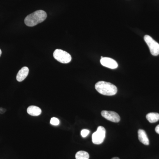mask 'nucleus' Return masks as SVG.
I'll list each match as a JSON object with an SVG mask.
<instances>
[{
    "label": "nucleus",
    "mask_w": 159,
    "mask_h": 159,
    "mask_svg": "<svg viewBox=\"0 0 159 159\" xmlns=\"http://www.w3.org/2000/svg\"><path fill=\"white\" fill-rule=\"evenodd\" d=\"M47 17V14L45 11L42 10H37L26 16L25 23L27 26L33 27L43 22Z\"/></svg>",
    "instance_id": "1"
},
{
    "label": "nucleus",
    "mask_w": 159,
    "mask_h": 159,
    "mask_svg": "<svg viewBox=\"0 0 159 159\" xmlns=\"http://www.w3.org/2000/svg\"><path fill=\"white\" fill-rule=\"evenodd\" d=\"M97 92L105 96H114L117 93V88L114 84L104 81H99L95 84Z\"/></svg>",
    "instance_id": "2"
},
{
    "label": "nucleus",
    "mask_w": 159,
    "mask_h": 159,
    "mask_svg": "<svg viewBox=\"0 0 159 159\" xmlns=\"http://www.w3.org/2000/svg\"><path fill=\"white\" fill-rule=\"evenodd\" d=\"M54 58L61 63L66 64L70 62L72 57L68 52L61 49H56L53 54Z\"/></svg>",
    "instance_id": "3"
},
{
    "label": "nucleus",
    "mask_w": 159,
    "mask_h": 159,
    "mask_svg": "<svg viewBox=\"0 0 159 159\" xmlns=\"http://www.w3.org/2000/svg\"><path fill=\"white\" fill-rule=\"evenodd\" d=\"M106 136L105 129L102 126L97 128V130L92 135V141L94 144L100 145L104 141Z\"/></svg>",
    "instance_id": "4"
},
{
    "label": "nucleus",
    "mask_w": 159,
    "mask_h": 159,
    "mask_svg": "<svg viewBox=\"0 0 159 159\" xmlns=\"http://www.w3.org/2000/svg\"><path fill=\"white\" fill-rule=\"evenodd\" d=\"M144 40L150 50L151 54L153 56L159 54V44L148 35L144 36Z\"/></svg>",
    "instance_id": "5"
},
{
    "label": "nucleus",
    "mask_w": 159,
    "mask_h": 159,
    "mask_svg": "<svg viewBox=\"0 0 159 159\" xmlns=\"http://www.w3.org/2000/svg\"><path fill=\"white\" fill-rule=\"evenodd\" d=\"M101 116L109 121L114 122H119L120 121V117L119 114L112 111H102Z\"/></svg>",
    "instance_id": "6"
},
{
    "label": "nucleus",
    "mask_w": 159,
    "mask_h": 159,
    "mask_svg": "<svg viewBox=\"0 0 159 159\" xmlns=\"http://www.w3.org/2000/svg\"><path fill=\"white\" fill-rule=\"evenodd\" d=\"M100 63L102 66L111 69H116L118 66L116 61L110 57H102L100 60Z\"/></svg>",
    "instance_id": "7"
},
{
    "label": "nucleus",
    "mask_w": 159,
    "mask_h": 159,
    "mask_svg": "<svg viewBox=\"0 0 159 159\" xmlns=\"http://www.w3.org/2000/svg\"><path fill=\"white\" fill-rule=\"evenodd\" d=\"M29 73V69L27 67H23L20 70L16 75V80L19 82L23 81L27 76Z\"/></svg>",
    "instance_id": "8"
},
{
    "label": "nucleus",
    "mask_w": 159,
    "mask_h": 159,
    "mask_svg": "<svg viewBox=\"0 0 159 159\" xmlns=\"http://www.w3.org/2000/svg\"><path fill=\"white\" fill-rule=\"evenodd\" d=\"M138 137L139 141L144 145H148L149 144V140L145 130L140 129L138 131Z\"/></svg>",
    "instance_id": "9"
},
{
    "label": "nucleus",
    "mask_w": 159,
    "mask_h": 159,
    "mask_svg": "<svg viewBox=\"0 0 159 159\" xmlns=\"http://www.w3.org/2000/svg\"><path fill=\"white\" fill-rule=\"evenodd\" d=\"M27 112L33 116H39L42 113L41 109L35 106H30L27 109Z\"/></svg>",
    "instance_id": "10"
},
{
    "label": "nucleus",
    "mask_w": 159,
    "mask_h": 159,
    "mask_svg": "<svg viewBox=\"0 0 159 159\" xmlns=\"http://www.w3.org/2000/svg\"><path fill=\"white\" fill-rule=\"evenodd\" d=\"M146 119L150 123H154L159 120V114L157 113H149L146 116Z\"/></svg>",
    "instance_id": "11"
},
{
    "label": "nucleus",
    "mask_w": 159,
    "mask_h": 159,
    "mask_svg": "<svg viewBox=\"0 0 159 159\" xmlns=\"http://www.w3.org/2000/svg\"><path fill=\"white\" fill-rule=\"evenodd\" d=\"M75 157L76 159H89V155L86 152L80 151L76 153Z\"/></svg>",
    "instance_id": "12"
},
{
    "label": "nucleus",
    "mask_w": 159,
    "mask_h": 159,
    "mask_svg": "<svg viewBox=\"0 0 159 159\" xmlns=\"http://www.w3.org/2000/svg\"><path fill=\"white\" fill-rule=\"evenodd\" d=\"M50 123H51V125H59L60 121L59 119H57V118L53 117V118H51Z\"/></svg>",
    "instance_id": "13"
},
{
    "label": "nucleus",
    "mask_w": 159,
    "mask_h": 159,
    "mask_svg": "<svg viewBox=\"0 0 159 159\" xmlns=\"http://www.w3.org/2000/svg\"><path fill=\"white\" fill-rule=\"evenodd\" d=\"M89 134V130L86 129H82L81 131V133H80L81 136L83 138H85Z\"/></svg>",
    "instance_id": "14"
},
{
    "label": "nucleus",
    "mask_w": 159,
    "mask_h": 159,
    "mask_svg": "<svg viewBox=\"0 0 159 159\" xmlns=\"http://www.w3.org/2000/svg\"><path fill=\"white\" fill-rule=\"evenodd\" d=\"M6 111V109L3 108H0V113L3 114Z\"/></svg>",
    "instance_id": "15"
},
{
    "label": "nucleus",
    "mask_w": 159,
    "mask_h": 159,
    "mask_svg": "<svg viewBox=\"0 0 159 159\" xmlns=\"http://www.w3.org/2000/svg\"><path fill=\"white\" fill-rule=\"evenodd\" d=\"M155 131L157 133L159 134V125H157L155 128Z\"/></svg>",
    "instance_id": "16"
},
{
    "label": "nucleus",
    "mask_w": 159,
    "mask_h": 159,
    "mask_svg": "<svg viewBox=\"0 0 159 159\" xmlns=\"http://www.w3.org/2000/svg\"><path fill=\"white\" fill-rule=\"evenodd\" d=\"M111 159H119V157H115L112 158Z\"/></svg>",
    "instance_id": "17"
},
{
    "label": "nucleus",
    "mask_w": 159,
    "mask_h": 159,
    "mask_svg": "<svg viewBox=\"0 0 159 159\" xmlns=\"http://www.w3.org/2000/svg\"><path fill=\"white\" fill-rule=\"evenodd\" d=\"M2 51H1V49H0V56H1V55H2Z\"/></svg>",
    "instance_id": "18"
}]
</instances>
